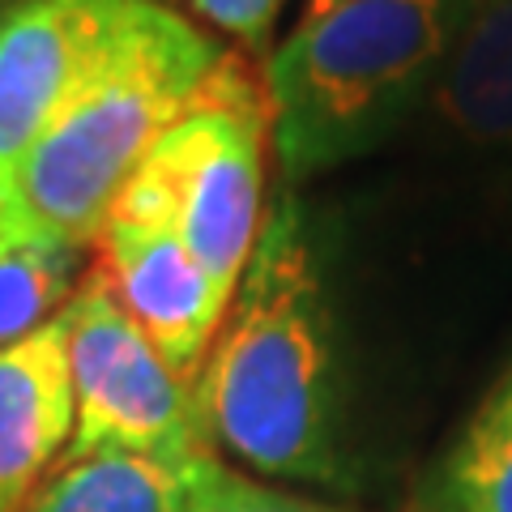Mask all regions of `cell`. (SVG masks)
Listing matches in <instances>:
<instances>
[{"label": "cell", "instance_id": "cell-15", "mask_svg": "<svg viewBox=\"0 0 512 512\" xmlns=\"http://www.w3.org/2000/svg\"><path fill=\"white\" fill-rule=\"evenodd\" d=\"M338 0H308V9H303V18H312V13H325V9H333Z\"/></svg>", "mask_w": 512, "mask_h": 512}, {"label": "cell", "instance_id": "cell-12", "mask_svg": "<svg viewBox=\"0 0 512 512\" xmlns=\"http://www.w3.org/2000/svg\"><path fill=\"white\" fill-rule=\"evenodd\" d=\"M82 278V248L0 235V346L56 320Z\"/></svg>", "mask_w": 512, "mask_h": 512}, {"label": "cell", "instance_id": "cell-1", "mask_svg": "<svg viewBox=\"0 0 512 512\" xmlns=\"http://www.w3.org/2000/svg\"><path fill=\"white\" fill-rule=\"evenodd\" d=\"M214 453L299 487H350L333 308L312 231L291 192L269 205L256 252L197 372Z\"/></svg>", "mask_w": 512, "mask_h": 512}, {"label": "cell", "instance_id": "cell-7", "mask_svg": "<svg viewBox=\"0 0 512 512\" xmlns=\"http://www.w3.org/2000/svg\"><path fill=\"white\" fill-rule=\"evenodd\" d=\"M99 274L175 372L197 380L231 303L163 218L116 205L99 239Z\"/></svg>", "mask_w": 512, "mask_h": 512}, {"label": "cell", "instance_id": "cell-6", "mask_svg": "<svg viewBox=\"0 0 512 512\" xmlns=\"http://www.w3.org/2000/svg\"><path fill=\"white\" fill-rule=\"evenodd\" d=\"M150 0H13L0 13V222L30 146L133 35Z\"/></svg>", "mask_w": 512, "mask_h": 512}, {"label": "cell", "instance_id": "cell-10", "mask_svg": "<svg viewBox=\"0 0 512 512\" xmlns=\"http://www.w3.org/2000/svg\"><path fill=\"white\" fill-rule=\"evenodd\" d=\"M205 457V453H201ZM192 461L146 453L69 457L43 478L22 512H188Z\"/></svg>", "mask_w": 512, "mask_h": 512}, {"label": "cell", "instance_id": "cell-13", "mask_svg": "<svg viewBox=\"0 0 512 512\" xmlns=\"http://www.w3.org/2000/svg\"><path fill=\"white\" fill-rule=\"evenodd\" d=\"M188 512H350V508L308 500V495H295L248 470L227 466L218 453H205L192 466Z\"/></svg>", "mask_w": 512, "mask_h": 512}, {"label": "cell", "instance_id": "cell-5", "mask_svg": "<svg viewBox=\"0 0 512 512\" xmlns=\"http://www.w3.org/2000/svg\"><path fill=\"white\" fill-rule=\"evenodd\" d=\"M73 372V440L69 457L146 453L192 461L214 453L197 410V380L180 376L137 329L99 269H86L60 308Z\"/></svg>", "mask_w": 512, "mask_h": 512}, {"label": "cell", "instance_id": "cell-4", "mask_svg": "<svg viewBox=\"0 0 512 512\" xmlns=\"http://www.w3.org/2000/svg\"><path fill=\"white\" fill-rule=\"evenodd\" d=\"M265 141V94L222 56L116 201L163 218L227 303L265 227Z\"/></svg>", "mask_w": 512, "mask_h": 512}, {"label": "cell", "instance_id": "cell-3", "mask_svg": "<svg viewBox=\"0 0 512 512\" xmlns=\"http://www.w3.org/2000/svg\"><path fill=\"white\" fill-rule=\"evenodd\" d=\"M218 64L222 52L210 35L150 0L103 73L22 158L0 235L86 252L158 137L184 116Z\"/></svg>", "mask_w": 512, "mask_h": 512}, {"label": "cell", "instance_id": "cell-14", "mask_svg": "<svg viewBox=\"0 0 512 512\" xmlns=\"http://www.w3.org/2000/svg\"><path fill=\"white\" fill-rule=\"evenodd\" d=\"M180 5L192 9L197 18H205L210 26L256 47L269 39V30H274L286 0H180Z\"/></svg>", "mask_w": 512, "mask_h": 512}, {"label": "cell", "instance_id": "cell-11", "mask_svg": "<svg viewBox=\"0 0 512 512\" xmlns=\"http://www.w3.org/2000/svg\"><path fill=\"white\" fill-rule=\"evenodd\" d=\"M419 512H512V363L440 457Z\"/></svg>", "mask_w": 512, "mask_h": 512}, {"label": "cell", "instance_id": "cell-8", "mask_svg": "<svg viewBox=\"0 0 512 512\" xmlns=\"http://www.w3.org/2000/svg\"><path fill=\"white\" fill-rule=\"evenodd\" d=\"M77 423L64 320L0 346V512H22Z\"/></svg>", "mask_w": 512, "mask_h": 512}, {"label": "cell", "instance_id": "cell-9", "mask_svg": "<svg viewBox=\"0 0 512 512\" xmlns=\"http://www.w3.org/2000/svg\"><path fill=\"white\" fill-rule=\"evenodd\" d=\"M427 111L470 146H512V0H470Z\"/></svg>", "mask_w": 512, "mask_h": 512}, {"label": "cell", "instance_id": "cell-2", "mask_svg": "<svg viewBox=\"0 0 512 512\" xmlns=\"http://www.w3.org/2000/svg\"><path fill=\"white\" fill-rule=\"evenodd\" d=\"M470 0H338L303 18L265 64L269 141L286 180L384 146L427 107Z\"/></svg>", "mask_w": 512, "mask_h": 512}]
</instances>
